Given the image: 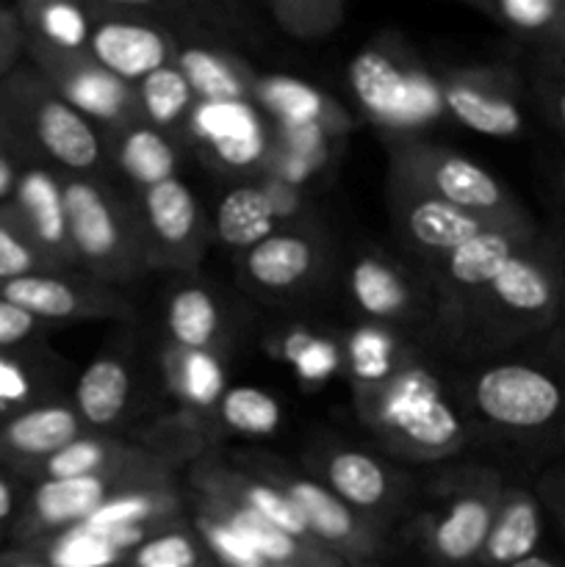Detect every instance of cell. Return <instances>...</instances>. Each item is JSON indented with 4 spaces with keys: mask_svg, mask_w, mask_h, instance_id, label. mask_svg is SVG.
<instances>
[{
    "mask_svg": "<svg viewBox=\"0 0 565 567\" xmlns=\"http://www.w3.org/2000/svg\"><path fill=\"white\" fill-rule=\"evenodd\" d=\"M487 288L504 310L535 321L552 319L563 299L557 264H548L541 255L530 252H515Z\"/></svg>",
    "mask_w": 565,
    "mask_h": 567,
    "instance_id": "cell-1",
    "label": "cell"
},
{
    "mask_svg": "<svg viewBox=\"0 0 565 567\" xmlns=\"http://www.w3.org/2000/svg\"><path fill=\"white\" fill-rule=\"evenodd\" d=\"M92 53L111 75L147 78L166 61V42L155 28L138 22H103L92 37Z\"/></svg>",
    "mask_w": 565,
    "mask_h": 567,
    "instance_id": "cell-2",
    "label": "cell"
},
{
    "mask_svg": "<svg viewBox=\"0 0 565 567\" xmlns=\"http://www.w3.org/2000/svg\"><path fill=\"white\" fill-rule=\"evenodd\" d=\"M105 487L103 476L42 482L33 493L22 529H28L25 535H37L44 529L81 526L105 504Z\"/></svg>",
    "mask_w": 565,
    "mask_h": 567,
    "instance_id": "cell-3",
    "label": "cell"
},
{
    "mask_svg": "<svg viewBox=\"0 0 565 567\" xmlns=\"http://www.w3.org/2000/svg\"><path fill=\"white\" fill-rule=\"evenodd\" d=\"M81 421L59 404L25 410L0 430V454L20 460H48L78 441Z\"/></svg>",
    "mask_w": 565,
    "mask_h": 567,
    "instance_id": "cell-4",
    "label": "cell"
},
{
    "mask_svg": "<svg viewBox=\"0 0 565 567\" xmlns=\"http://www.w3.org/2000/svg\"><path fill=\"white\" fill-rule=\"evenodd\" d=\"M543 535L541 504L530 493H510L493 515L491 535L480 557L491 567H510L537 551Z\"/></svg>",
    "mask_w": 565,
    "mask_h": 567,
    "instance_id": "cell-5",
    "label": "cell"
},
{
    "mask_svg": "<svg viewBox=\"0 0 565 567\" xmlns=\"http://www.w3.org/2000/svg\"><path fill=\"white\" fill-rule=\"evenodd\" d=\"M33 133L59 164L89 169L97 161L100 144L89 122L64 100H42L33 109Z\"/></svg>",
    "mask_w": 565,
    "mask_h": 567,
    "instance_id": "cell-6",
    "label": "cell"
},
{
    "mask_svg": "<svg viewBox=\"0 0 565 567\" xmlns=\"http://www.w3.org/2000/svg\"><path fill=\"white\" fill-rule=\"evenodd\" d=\"M61 197H64L66 236L72 238L78 252L89 260L111 258L120 244V230L103 194L89 183L72 181L61 188Z\"/></svg>",
    "mask_w": 565,
    "mask_h": 567,
    "instance_id": "cell-7",
    "label": "cell"
},
{
    "mask_svg": "<svg viewBox=\"0 0 565 567\" xmlns=\"http://www.w3.org/2000/svg\"><path fill=\"white\" fill-rule=\"evenodd\" d=\"M14 221L22 236H31L42 247H61L66 238V214L61 188L48 172H25L14 188Z\"/></svg>",
    "mask_w": 565,
    "mask_h": 567,
    "instance_id": "cell-8",
    "label": "cell"
},
{
    "mask_svg": "<svg viewBox=\"0 0 565 567\" xmlns=\"http://www.w3.org/2000/svg\"><path fill=\"white\" fill-rule=\"evenodd\" d=\"M144 537L142 526H72L48 551V567H111Z\"/></svg>",
    "mask_w": 565,
    "mask_h": 567,
    "instance_id": "cell-9",
    "label": "cell"
},
{
    "mask_svg": "<svg viewBox=\"0 0 565 567\" xmlns=\"http://www.w3.org/2000/svg\"><path fill=\"white\" fill-rule=\"evenodd\" d=\"M493 504L487 498H460L432 529V548L443 563L463 565L476 559L485 548L493 526Z\"/></svg>",
    "mask_w": 565,
    "mask_h": 567,
    "instance_id": "cell-10",
    "label": "cell"
},
{
    "mask_svg": "<svg viewBox=\"0 0 565 567\" xmlns=\"http://www.w3.org/2000/svg\"><path fill=\"white\" fill-rule=\"evenodd\" d=\"M432 186L443 203L474 214L504 208V192L491 172L460 155H443L432 169Z\"/></svg>",
    "mask_w": 565,
    "mask_h": 567,
    "instance_id": "cell-11",
    "label": "cell"
},
{
    "mask_svg": "<svg viewBox=\"0 0 565 567\" xmlns=\"http://www.w3.org/2000/svg\"><path fill=\"white\" fill-rule=\"evenodd\" d=\"M355 97L377 116H399L410 103V89L402 72L377 50L355 55L349 64Z\"/></svg>",
    "mask_w": 565,
    "mask_h": 567,
    "instance_id": "cell-12",
    "label": "cell"
},
{
    "mask_svg": "<svg viewBox=\"0 0 565 567\" xmlns=\"http://www.w3.org/2000/svg\"><path fill=\"white\" fill-rule=\"evenodd\" d=\"M408 230L421 247L452 252L487 227L474 214H465V210L454 208L438 197H427L410 208Z\"/></svg>",
    "mask_w": 565,
    "mask_h": 567,
    "instance_id": "cell-13",
    "label": "cell"
},
{
    "mask_svg": "<svg viewBox=\"0 0 565 567\" xmlns=\"http://www.w3.org/2000/svg\"><path fill=\"white\" fill-rule=\"evenodd\" d=\"M275 208L258 188H233L216 210V233L233 249H253L271 236Z\"/></svg>",
    "mask_w": 565,
    "mask_h": 567,
    "instance_id": "cell-14",
    "label": "cell"
},
{
    "mask_svg": "<svg viewBox=\"0 0 565 567\" xmlns=\"http://www.w3.org/2000/svg\"><path fill=\"white\" fill-rule=\"evenodd\" d=\"M131 393V377L120 360H94L81 374L75 388L78 413L94 426L114 424L122 415Z\"/></svg>",
    "mask_w": 565,
    "mask_h": 567,
    "instance_id": "cell-15",
    "label": "cell"
},
{
    "mask_svg": "<svg viewBox=\"0 0 565 567\" xmlns=\"http://www.w3.org/2000/svg\"><path fill=\"white\" fill-rule=\"evenodd\" d=\"M443 97L454 120L485 136L507 138L524 127V116L510 97L487 94L474 86H449Z\"/></svg>",
    "mask_w": 565,
    "mask_h": 567,
    "instance_id": "cell-16",
    "label": "cell"
},
{
    "mask_svg": "<svg viewBox=\"0 0 565 567\" xmlns=\"http://www.w3.org/2000/svg\"><path fill=\"white\" fill-rule=\"evenodd\" d=\"M314 266L310 244L299 236H269L258 247L249 249L247 271L258 286L264 288H291Z\"/></svg>",
    "mask_w": 565,
    "mask_h": 567,
    "instance_id": "cell-17",
    "label": "cell"
},
{
    "mask_svg": "<svg viewBox=\"0 0 565 567\" xmlns=\"http://www.w3.org/2000/svg\"><path fill=\"white\" fill-rule=\"evenodd\" d=\"M515 255L513 230H482L463 247L449 252V275L460 286H491Z\"/></svg>",
    "mask_w": 565,
    "mask_h": 567,
    "instance_id": "cell-18",
    "label": "cell"
},
{
    "mask_svg": "<svg viewBox=\"0 0 565 567\" xmlns=\"http://www.w3.org/2000/svg\"><path fill=\"white\" fill-rule=\"evenodd\" d=\"M327 480H330L332 493L341 498L343 504L352 507L371 509L386 498L388 480L386 471L377 460L360 452H341L330 460L327 465Z\"/></svg>",
    "mask_w": 565,
    "mask_h": 567,
    "instance_id": "cell-19",
    "label": "cell"
},
{
    "mask_svg": "<svg viewBox=\"0 0 565 567\" xmlns=\"http://www.w3.org/2000/svg\"><path fill=\"white\" fill-rule=\"evenodd\" d=\"M288 496L302 513L305 524H308V535L321 537L327 543H349L355 537V518L349 513L347 504L336 496V493L325 491L316 482H294L288 487Z\"/></svg>",
    "mask_w": 565,
    "mask_h": 567,
    "instance_id": "cell-20",
    "label": "cell"
},
{
    "mask_svg": "<svg viewBox=\"0 0 565 567\" xmlns=\"http://www.w3.org/2000/svg\"><path fill=\"white\" fill-rule=\"evenodd\" d=\"M0 299L17 305L33 319H70L81 310V299L64 280L44 275H28L0 282Z\"/></svg>",
    "mask_w": 565,
    "mask_h": 567,
    "instance_id": "cell-21",
    "label": "cell"
},
{
    "mask_svg": "<svg viewBox=\"0 0 565 567\" xmlns=\"http://www.w3.org/2000/svg\"><path fill=\"white\" fill-rule=\"evenodd\" d=\"M144 208H147L150 225L164 238L166 244H183L197 227V205L192 192L181 181H170L150 186L144 194Z\"/></svg>",
    "mask_w": 565,
    "mask_h": 567,
    "instance_id": "cell-22",
    "label": "cell"
},
{
    "mask_svg": "<svg viewBox=\"0 0 565 567\" xmlns=\"http://www.w3.org/2000/svg\"><path fill=\"white\" fill-rule=\"evenodd\" d=\"M219 313L216 302L203 288H183L170 302V332L181 347L205 349L216 336Z\"/></svg>",
    "mask_w": 565,
    "mask_h": 567,
    "instance_id": "cell-23",
    "label": "cell"
},
{
    "mask_svg": "<svg viewBox=\"0 0 565 567\" xmlns=\"http://www.w3.org/2000/svg\"><path fill=\"white\" fill-rule=\"evenodd\" d=\"M120 164L133 181L144 183L147 188L158 186V183L170 181L175 172V150L161 133L142 127L122 142Z\"/></svg>",
    "mask_w": 565,
    "mask_h": 567,
    "instance_id": "cell-24",
    "label": "cell"
},
{
    "mask_svg": "<svg viewBox=\"0 0 565 567\" xmlns=\"http://www.w3.org/2000/svg\"><path fill=\"white\" fill-rule=\"evenodd\" d=\"M181 75L186 78L192 92H197L208 103H236L242 97V81L233 72V66H227V61L208 53V50H183Z\"/></svg>",
    "mask_w": 565,
    "mask_h": 567,
    "instance_id": "cell-25",
    "label": "cell"
},
{
    "mask_svg": "<svg viewBox=\"0 0 565 567\" xmlns=\"http://www.w3.org/2000/svg\"><path fill=\"white\" fill-rule=\"evenodd\" d=\"M355 302L369 316H397L404 308V286L380 260H360L352 271Z\"/></svg>",
    "mask_w": 565,
    "mask_h": 567,
    "instance_id": "cell-26",
    "label": "cell"
},
{
    "mask_svg": "<svg viewBox=\"0 0 565 567\" xmlns=\"http://www.w3.org/2000/svg\"><path fill=\"white\" fill-rule=\"evenodd\" d=\"M222 415L233 430L244 435H269L280 426V404L260 388H233L222 399Z\"/></svg>",
    "mask_w": 565,
    "mask_h": 567,
    "instance_id": "cell-27",
    "label": "cell"
},
{
    "mask_svg": "<svg viewBox=\"0 0 565 567\" xmlns=\"http://www.w3.org/2000/svg\"><path fill=\"white\" fill-rule=\"evenodd\" d=\"M142 100L147 105V114L158 125H166V122L177 120L188 109V103H192V86L181 75V70L161 66V70H155L153 75H147L142 81Z\"/></svg>",
    "mask_w": 565,
    "mask_h": 567,
    "instance_id": "cell-28",
    "label": "cell"
},
{
    "mask_svg": "<svg viewBox=\"0 0 565 567\" xmlns=\"http://www.w3.org/2000/svg\"><path fill=\"white\" fill-rule=\"evenodd\" d=\"M233 529H236V535L242 537L255 554H258L260 563H277V565L302 563V551H299L297 540L282 535L280 529L269 526L264 518L249 513V509L238 513V518L233 520Z\"/></svg>",
    "mask_w": 565,
    "mask_h": 567,
    "instance_id": "cell-29",
    "label": "cell"
},
{
    "mask_svg": "<svg viewBox=\"0 0 565 567\" xmlns=\"http://www.w3.org/2000/svg\"><path fill=\"white\" fill-rule=\"evenodd\" d=\"M496 11L518 31L552 33L554 39L565 33V3L559 0H502Z\"/></svg>",
    "mask_w": 565,
    "mask_h": 567,
    "instance_id": "cell-30",
    "label": "cell"
},
{
    "mask_svg": "<svg viewBox=\"0 0 565 567\" xmlns=\"http://www.w3.org/2000/svg\"><path fill=\"white\" fill-rule=\"evenodd\" d=\"M247 504L249 513L264 518L266 524L280 529L282 535L294 537V540L308 535V524H305L302 513H299V507L288 493H277L266 485H255L247 491Z\"/></svg>",
    "mask_w": 565,
    "mask_h": 567,
    "instance_id": "cell-31",
    "label": "cell"
},
{
    "mask_svg": "<svg viewBox=\"0 0 565 567\" xmlns=\"http://www.w3.org/2000/svg\"><path fill=\"white\" fill-rule=\"evenodd\" d=\"M66 97H70L72 105L86 111V114L114 116L120 111L125 94H122L120 83L114 78L94 75V72H78L66 83Z\"/></svg>",
    "mask_w": 565,
    "mask_h": 567,
    "instance_id": "cell-32",
    "label": "cell"
},
{
    "mask_svg": "<svg viewBox=\"0 0 565 567\" xmlns=\"http://www.w3.org/2000/svg\"><path fill=\"white\" fill-rule=\"evenodd\" d=\"M264 100L280 116L291 122H310L321 109V97L305 83L291 81V78H271L264 83Z\"/></svg>",
    "mask_w": 565,
    "mask_h": 567,
    "instance_id": "cell-33",
    "label": "cell"
},
{
    "mask_svg": "<svg viewBox=\"0 0 565 567\" xmlns=\"http://www.w3.org/2000/svg\"><path fill=\"white\" fill-rule=\"evenodd\" d=\"M103 463L105 449L94 441L78 437L75 443L44 460V476L48 480H83V476H97Z\"/></svg>",
    "mask_w": 565,
    "mask_h": 567,
    "instance_id": "cell-34",
    "label": "cell"
},
{
    "mask_svg": "<svg viewBox=\"0 0 565 567\" xmlns=\"http://www.w3.org/2000/svg\"><path fill=\"white\" fill-rule=\"evenodd\" d=\"M39 31L59 48L75 50L86 42L89 22L83 11L72 3H48L39 9Z\"/></svg>",
    "mask_w": 565,
    "mask_h": 567,
    "instance_id": "cell-35",
    "label": "cell"
},
{
    "mask_svg": "<svg viewBox=\"0 0 565 567\" xmlns=\"http://www.w3.org/2000/svg\"><path fill=\"white\" fill-rule=\"evenodd\" d=\"M39 255L25 236L6 216L0 219V282L17 280V277L37 275Z\"/></svg>",
    "mask_w": 565,
    "mask_h": 567,
    "instance_id": "cell-36",
    "label": "cell"
},
{
    "mask_svg": "<svg viewBox=\"0 0 565 567\" xmlns=\"http://www.w3.org/2000/svg\"><path fill=\"white\" fill-rule=\"evenodd\" d=\"M136 567H197V546L186 535H164L144 543L133 557Z\"/></svg>",
    "mask_w": 565,
    "mask_h": 567,
    "instance_id": "cell-37",
    "label": "cell"
},
{
    "mask_svg": "<svg viewBox=\"0 0 565 567\" xmlns=\"http://www.w3.org/2000/svg\"><path fill=\"white\" fill-rule=\"evenodd\" d=\"M408 432L427 446H441L454 435V419L446 404L427 396L408 413Z\"/></svg>",
    "mask_w": 565,
    "mask_h": 567,
    "instance_id": "cell-38",
    "label": "cell"
},
{
    "mask_svg": "<svg viewBox=\"0 0 565 567\" xmlns=\"http://www.w3.org/2000/svg\"><path fill=\"white\" fill-rule=\"evenodd\" d=\"M153 513V502L142 496H127V498H116V502H105L97 513L92 515L83 524H94V526H138V520L147 518Z\"/></svg>",
    "mask_w": 565,
    "mask_h": 567,
    "instance_id": "cell-39",
    "label": "cell"
},
{
    "mask_svg": "<svg viewBox=\"0 0 565 567\" xmlns=\"http://www.w3.org/2000/svg\"><path fill=\"white\" fill-rule=\"evenodd\" d=\"M210 543H214L216 554H219L222 559H227L233 567H260L258 554L253 551V548L247 546V543L242 540V537L236 535V529H225V526H214V529L208 532Z\"/></svg>",
    "mask_w": 565,
    "mask_h": 567,
    "instance_id": "cell-40",
    "label": "cell"
},
{
    "mask_svg": "<svg viewBox=\"0 0 565 567\" xmlns=\"http://www.w3.org/2000/svg\"><path fill=\"white\" fill-rule=\"evenodd\" d=\"M37 319L17 305L0 299V349H11L33 336Z\"/></svg>",
    "mask_w": 565,
    "mask_h": 567,
    "instance_id": "cell-41",
    "label": "cell"
},
{
    "mask_svg": "<svg viewBox=\"0 0 565 567\" xmlns=\"http://www.w3.org/2000/svg\"><path fill=\"white\" fill-rule=\"evenodd\" d=\"M546 105L552 111L554 122L565 133V70L557 66V75L546 83Z\"/></svg>",
    "mask_w": 565,
    "mask_h": 567,
    "instance_id": "cell-42",
    "label": "cell"
},
{
    "mask_svg": "<svg viewBox=\"0 0 565 567\" xmlns=\"http://www.w3.org/2000/svg\"><path fill=\"white\" fill-rule=\"evenodd\" d=\"M548 507L557 513L559 526H563L565 535V480H557L552 487H548Z\"/></svg>",
    "mask_w": 565,
    "mask_h": 567,
    "instance_id": "cell-43",
    "label": "cell"
},
{
    "mask_svg": "<svg viewBox=\"0 0 565 567\" xmlns=\"http://www.w3.org/2000/svg\"><path fill=\"white\" fill-rule=\"evenodd\" d=\"M11 39H14V25L0 11V70H6V61L11 55Z\"/></svg>",
    "mask_w": 565,
    "mask_h": 567,
    "instance_id": "cell-44",
    "label": "cell"
},
{
    "mask_svg": "<svg viewBox=\"0 0 565 567\" xmlns=\"http://www.w3.org/2000/svg\"><path fill=\"white\" fill-rule=\"evenodd\" d=\"M14 188H17L14 172H11L9 161H6L3 155H0V199H6V197H9V194H14Z\"/></svg>",
    "mask_w": 565,
    "mask_h": 567,
    "instance_id": "cell-45",
    "label": "cell"
},
{
    "mask_svg": "<svg viewBox=\"0 0 565 567\" xmlns=\"http://www.w3.org/2000/svg\"><path fill=\"white\" fill-rule=\"evenodd\" d=\"M11 513H14V491H11L9 482L0 480V524L11 518Z\"/></svg>",
    "mask_w": 565,
    "mask_h": 567,
    "instance_id": "cell-46",
    "label": "cell"
},
{
    "mask_svg": "<svg viewBox=\"0 0 565 567\" xmlns=\"http://www.w3.org/2000/svg\"><path fill=\"white\" fill-rule=\"evenodd\" d=\"M510 567H565V565L554 563V559H548V557H541V554H532V557L521 559V563H515Z\"/></svg>",
    "mask_w": 565,
    "mask_h": 567,
    "instance_id": "cell-47",
    "label": "cell"
},
{
    "mask_svg": "<svg viewBox=\"0 0 565 567\" xmlns=\"http://www.w3.org/2000/svg\"><path fill=\"white\" fill-rule=\"evenodd\" d=\"M554 61H557V64H554V66L565 70V37L554 39Z\"/></svg>",
    "mask_w": 565,
    "mask_h": 567,
    "instance_id": "cell-48",
    "label": "cell"
},
{
    "mask_svg": "<svg viewBox=\"0 0 565 567\" xmlns=\"http://www.w3.org/2000/svg\"><path fill=\"white\" fill-rule=\"evenodd\" d=\"M0 567H48V565L33 563V559H9V563H0Z\"/></svg>",
    "mask_w": 565,
    "mask_h": 567,
    "instance_id": "cell-49",
    "label": "cell"
},
{
    "mask_svg": "<svg viewBox=\"0 0 565 567\" xmlns=\"http://www.w3.org/2000/svg\"><path fill=\"white\" fill-rule=\"evenodd\" d=\"M557 275H559V282H563V291H565V241L557 252Z\"/></svg>",
    "mask_w": 565,
    "mask_h": 567,
    "instance_id": "cell-50",
    "label": "cell"
},
{
    "mask_svg": "<svg viewBox=\"0 0 565 567\" xmlns=\"http://www.w3.org/2000/svg\"><path fill=\"white\" fill-rule=\"evenodd\" d=\"M559 186H563V192H565V164H563V172H559Z\"/></svg>",
    "mask_w": 565,
    "mask_h": 567,
    "instance_id": "cell-51",
    "label": "cell"
},
{
    "mask_svg": "<svg viewBox=\"0 0 565 567\" xmlns=\"http://www.w3.org/2000/svg\"><path fill=\"white\" fill-rule=\"evenodd\" d=\"M0 127H3V122H0Z\"/></svg>",
    "mask_w": 565,
    "mask_h": 567,
    "instance_id": "cell-52",
    "label": "cell"
},
{
    "mask_svg": "<svg viewBox=\"0 0 565 567\" xmlns=\"http://www.w3.org/2000/svg\"><path fill=\"white\" fill-rule=\"evenodd\" d=\"M260 567H264V565H260Z\"/></svg>",
    "mask_w": 565,
    "mask_h": 567,
    "instance_id": "cell-53",
    "label": "cell"
},
{
    "mask_svg": "<svg viewBox=\"0 0 565 567\" xmlns=\"http://www.w3.org/2000/svg\"><path fill=\"white\" fill-rule=\"evenodd\" d=\"M563 37H565V33H563Z\"/></svg>",
    "mask_w": 565,
    "mask_h": 567,
    "instance_id": "cell-54",
    "label": "cell"
}]
</instances>
